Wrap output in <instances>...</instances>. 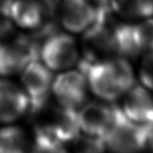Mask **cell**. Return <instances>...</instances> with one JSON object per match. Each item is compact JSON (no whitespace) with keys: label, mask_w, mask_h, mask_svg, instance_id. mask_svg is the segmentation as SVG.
Listing matches in <instances>:
<instances>
[{"label":"cell","mask_w":153,"mask_h":153,"mask_svg":"<svg viewBox=\"0 0 153 153\" xmlns=\"http://www.w3.org/2000/svg\"><path fill=\"white\" fill-rule=\"evenodd\" d=\"M40 47L31 35H21L8 41L0 40V76L19 74L32 60L40 59Z\"/></svg>","instance_id":"obj_3"},{"label":"cell","mask_w":153,"mask_h":153,"mask_svg":"<svg viewBox=\"0 0 153 153\" xmlns=\"http://www.w3.org/2000/svg\"><path fill=\"white\" fill-rule=\"evenodd\" d=\"M148 124L136 123L124 114L120 108L114 107V119L106 135L105 146L115 152H133L146 147Z\"/></svg>","instance_id":"obj_2"},{"label":"cell","mask_w":153,"mask_h":153,"mask_svg":"<svg viewBox=\"0 0 153 153\" xmlns=\"http://www.w3.org/2000/svg\"><path fill=\"white\" fill-rule=\"evenodd\" d=\"M114 51L122 57H135L140 51L136 43L133 25H119L114 28Z\"/></svg>","instance_id":"obj_14"},{"label":"cell","mask_w":153,"mask_h":153,"mask_svg":"<svg viewBox=\"0 0 153 153\" xmlns=\"http://www.w3.org/2000/svg\"><path fill=\"white\" fill-rule=\"evenodd\" d=\"M114 106L92 102L76 111L79 130L85 135L104 138L114 119Z\"/></svg>","instance_id":"obj_9"},{"label":"cell","mask_w":153,"mask_h":153,"mask_svg":"<svg viewBox=\"0 0 153 153\" xmlns=\"http://www.w3.org/2000/svg\"><path fill=\"white\" fill-rule=\"evenodd\" d=\"M121 110L136 123H153V97L144 86H133L126 92Z\"/></svg>","instance_id":"obj_11"},{"label":"cell","mask_w":153,"mask_h":153,"mask_svg":"<svg viewBox=\"0 0 153 153\" xmlns=\"http://www.w3.org/2000/svg\"><path fill=\"white\" fill-rule=\"evenodd\" d=\"M88 85L85 75L79 69L65 71L53 79L51 91L60 106L78 110L86 98Z\"/></svg>","instance_id":"obj_6"},{"label":"cell","mask_w":153,"mask_h":153,"mask_svg":"<svg viewBox=\"0 0 153 153\" xmlns=\"http://www.w3.org/2000/svg\"><path fill=\"white\" fill-rule=\"evenodd\" d=\"M146 146L150 147L153 150V123L148 124V134H147Z\"/></svg>","instance_id":"obj_20"},{"label":"cell","mask_w":153,"mask_h":153,"mask_svg":"<svg viewBox=\"0 0 153 153\" xmlns=\"http://www.w3.org/2000/svg\"><path fill=\"white\" fill-rule=\"evenodd\" d=\"M21 74L22 89L29 100L28 114H36L47 105L53 82L51 71L39 59H36L28 63Z\"/></svg>","instance_id":"obj_4"},{"label":"cell","mask_w":153,"mask_h":153,"mask_svg":"<svg viewBox=\"0 0 153 153\" xmlns=\"http://www.w3.org/2000/svg\"><path fill=\"white\" fill-rule=\"evenodd\" d=\"M62 142L56 138L50 129L43 124L39 125L34 130L33 149L38 152H61L65 151Z\"/></svg>","instance_id":"obj_16"},{"label":"cell","mask_w":153,"mask_h":153,"mask_svg":"<svg viewBox=\"0 0 153 153\" xmlns=\"http://www.w3.org/2000/svg\"><path fill=\"white\" fill-rule=\"evenodd\" d=\"M29 140L19 126H7L0 130V153H17L28 150Z\"/></svg>","instance_id":"obj_15"},{"label":"cell","mask_w":153,"mask_h":153,"mask_svg":"<svg viewBox=\"0 0 153 153\" xmlns=\"http://www.w3.org/2000/svg\"><path fill=\"white\" fill-rule=\"evenodd\" d=\"M140 79L143 86L153 91V51L144 55L140 68Z\"/></svg>","instance_id":"obj_18"},{"label":"cell","mask_w":153,"mask_h":153,"mask_svg":"<svg viewBox=\"0 0 153 153\" xmlns=\"http://www.w3.org/2000/svg\"><path fill=\"white\" fill-rule=\"evenodd\" d=\"M108 6L126 18L146 19L153 15V0H110Z\"/></svg>","instance_id":"obj_13"},{"label":"cell","mask_w":153,"mask_h":153,"mask_svg":"<svg viewBox=\"0 0 153 153\" xmlns=\"http://www.w3.org/2000/svg\"><path fill=\"white\" fill-rule=\"evenodd\" d=\"M92 2H94L97 6H105L108 5V1L110 0H91Z\"/></svg>","instance_id":"obj_21"},{"label":"cell","mask_w":153,"mask_h":153,"mask_svg":"<svg viewBox=\"0 0 153 153\" xmlns=\"http://www.w3.org/2000/svg\"><path fill=\"white\" fill-rule=\"evenodd\" d=\"M76 111L73 108L59 106L54 108L50 121L43 123L63 143L73 142L79 136Z\"/></svg>","instance_id":"obj_12"},{"label":"cell","mask_w":153,"mask_h":153,"mask_svg":"<svg viewBox=\"0 0 153 153\" xmlns=\"http://www.w3.org/2000/svg\"><path fill=\"white\" fill-rule=\"evenodd\" d=\"M52 13L42 0H12L9 6L12 22L25 30L36 31L51 25L48 18Z\"/></svg>","instance_id":"obj_7"},{"label":"cell","mask_w":153,"mask_h":153,"mask_svg":"<svg viewBox=\"0 0 153 153\" xmlns=\"http://www.w3.org/2000/svg\"><path fill=\"white\" fill-rule=\"evenodd\" d=\"M39 57L51 71L67 70L79 61L78 46L70 35L54 32L42 42Z\"/></svg>","instance_id":"obj_5"},{"label":"cell","mask_w":153,"mask_h":153,"mask_svg":"<svg viewBox=\"0 0 153 153\" xmlns=\"http://www.w3.org/2000/svg\"><path fill=\"white\" fill-rule=\"evenodd\" d=\"M13 25L9 14V8L0 5V40L5 39L11 33Z\"/></svg>","instance_id":"obj_19"},{"label":"cell","mask_w":153,"mask_h":153,"mask_svg":"<svg viewBox=\"0 0 153 153\" xmlns=\"http://www.w3.org/2000/svg\"><path fill=\"white\" fill-rule=\"evenodd\" d=\"M60 22L67 31L83 33L97 17L98 8L91 0H58Z\"/></svg>","instance_id":"obj_8"},{"label":"cell","mask_w":153,"mask_h":153,"mask_svg":"<svg viewBox=\"0 0 153 153\" xmlns=\"http://www.w3.org/2000/svg\"><path fill=\"white\" fill-rule=\"evenodd\" d=\"M88 88L105 101H114L135 85L133 69L125 57L117 56L98 61H79Z\"/></svg>","instance_id":"obj_1"},{"label":"cell","mask_w":153,"mask_h":153,"mask_svg":"<svg viewBox=\"0 0 153 153\" xmlns=\"http://www.w3.org/2000/svg\"><path fill=\"white\" fill-rule=\"evenodd\" d=\"M136 43L140 52L153 51V19L146 18L142 22L133 25Z\"/></svg>","instance_id":"obj_17"},{"label":"cell","mask_w":153,"mask_h":153,"mask_svg":"<svg viewBox=\"0 0 153 153\" xmlns=\"http://www.w3.org/2000/svg\"><path fill=\"white\" fill-rule=\"evenodd\" d=\"M29 110L27 95L16 83L0 79V123H12Z\"/></svg>","instance_id":"obj_10"}]
</instances>
